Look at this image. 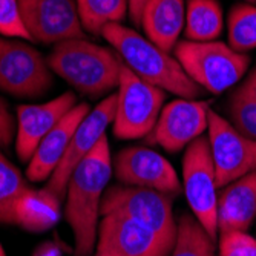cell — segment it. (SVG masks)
<instances>
[{
    "instance_id": "6da1fadb",
    "label": "cell",
    "mask_w": 256,
    "mask_h": 256,
    "mask_svg": "<svg viewBox=\"0 0 256 256\" xmlns=\"http://www.w3.org/2000/svg\"><path fill=\"white\" fill-rule=\"evenodd\" d=\"M112 172L110 150L104 135L72 172L66 188V220L74 234L76 256H92L98 238V215Z\"/></svg>"
},
{
    "instance_id": "7a4b0ae2",
    "label": "cell",
    "mask_w": 256,
    "mask_h": 256,
    "mask_svg": "<svg viewBox=\"0 0 256 256\" xmlns=\"http://www.w3.org/2000/svg\"><path fill=\"white\" fill-rule=\"evenodd\" d=\"M102 36L142 80L181 98L196 100L202 94L204 89L184 72L175 57H170L169 52L140 36L135 30L126 28L122 23H112L102 31Z\"/></svg>"
},
{
    "instance_id": "3957f363",
    "label": "cell",
    "mask_w": 256,
    "mask_h": 256,
    "mask_svg": "<svg viewBox=\"0 0 256 256\" xmlns=\"http://www.w3.org/2000/svg\"><path fill=\"white\" fill-rule=\"evenodd\" d=\"M48 66L82 94L100 97L118 86L123 60L104 46L71 38L56 43Z\"/></svg>"
},
{
    "instance_id": "277c9868",
    "label": "cell",
    "mask_w": 256,
    "mask_h": 256,
    "mask_svg": "<svg viewBox=\"0 0 256 256\" xmlns=\"http://www.w3.org/2000/svg\"><path fill=\"white\" fill-rule=\"evenodd\" d=\"M175 58L198 86L221 94L236 84L246 74L250 57L221 42H178Z\"/></svg>"
},
{
    "instance_id": "5b68a950",
    "label": "cell",
    "mask_w": 256,
    "mask_h": 256,
    "mask_svg": "<svg viewBox=\"0 0 256 256\" xmlns=\"http://www.w3.org/2000/svg\"><path fill=\"white\" fill-rule=\"evenodd\" d=\"M164 97V90L142 80L123 63L114 135L120 140H135L154 130L162 110Z\"/></svg>"
},
{
    "instance_id": "8992f818",
    "label": "cell",
    "mask_w": 256,
    "mask_h": 256,
    "mask_svg": "<svg viewBox=\"0 0 256 256\" xmlns=\"http://www.w3.org/2000/svg\"><path fill=\"white\" fill-rule=\"evenodd\" d=\"M100 214L128 216L175 244L178 222L174 218L172 200L166 194L136 186H114L103 195Z\"/></svg>"
},
{
    "instance_id": "52a82bcc",
    "label": "cell",
    "mask_w": 256,
    "mask_h": 256,
    "mask_svg": "<svg viewBox=\"0 0 256 256\" xmlns=\"http://www.w3.org/2000/svg\"><path fill=\"white\" fill-rule=\"evenodd\" d=\"M182 182L194 216L215 241L218 238V186L207 138L200 136L186 148Z\"/></svg>"
},
{
    "instance_id": "ba28073f",
    "label": "cell",
    "mask_w": 256,
    "mask_h": 256,
    "mask_svg": "<svg viewBox=\"0 0 256 256\" xmlns=\"http://www.w3.org/2000/svg\"><path fill=\"white\" fill-rule=\"evenodd\" d=\"M54 83L52 71L31 44L0 37V90L14 97L43 96Z\"/></svg>"
},
{
    "instance_id": "9c48e42d",
    "label": "cell",
    "mask_w": 256,
    "mask_h": 256,
    "mask_svg": "<svg viewBox=\"0 0 256 256\" xmlns=\"http://www.w3.org/2000/svg\"><path fill=\"white\" fill-rule=\"evenodd\" d=\"M207 130L218 189L256 170V140L241 134L212 109Z\"/></svg>"
},
{
    "instance_id": "30bf717a",
    "label": "cell",
    "mask_w": 256,
    "mask_h": 256,
    "mask_svg": "<svg viewBox=\"0 0 256 256\" xmlns=\"http://www.w3.org/2000/svg\"><path fill=\"white\" fill-rule=\"evenodd\" d=\"M115 112H117V94H110L100 102L94 110H90L76 129L63 160L44 188L60 201L66 196V188L72 172L106 135L109 123L115 118Z\"/></svg>"
},
{
    "instance_id": "8fae6325",
    "label": "cell",
    "mask_w": 256,
    "mask_h": 256,
    "mask_svg": "<svg viewBox=\"0 0 256 256\" xmlns=\"http://www.w3.org/2000/svg\"><path fill=\"white\" fill-rule=\"evenodd\" d=\"M174 244L120 214L104 215L92 256H169Z\"/></svg>"
},
{
    "instance_id": "7c38bea8",
    "label": "cell",
    "mask_w": 256,
    "mask_h": 256,
    "mask_svg": "<svg viewBox=\"0 0 256 256\" xmlns=\"http://www.w3.org/2000/svg\"><path fill=\"white\" fill-rule=\"evenodd\" d=\"M18 5L32 40L58 43L84 37L76 0H18Z\"/></svg>"
},
{
    "instance_id": "4fadbf2b",
    "label": "cell",
    "mask_w": 256,
    "mask_h": 256,
    "mask_svg": "<svg viewBox=\"0 0 256 256\" xmlns=\"http://www.w3.org/2000/svg\"><path fill=\"white\" fill-rule=\"evenodd\" d=\"M115 174L126 186L158 190L169 196L181 194V182L170 162L148 148H128L115 158Z\"/></svg>"
},
{
    "instance_id": "5bb4252c",
    "label": "cell",
    "mask_w": 256,
    "mask_h": 256,
    "mask_svg": "<svg viewBox=\"0 0 256 256\" xmlns=\"http://www.w3.org/2000/svg\"><path fill=\"white\" fill-rule=\"evenodd\" d=\"M210 108L204 102L178 98L162 108L154 140L168 152H180L201 136L208 126Z\"/></svg>"
},
{
    "instance_id": "9a60e30c",
    "label": "cell",
    "mask_w": 256,
    "mask_h": 256,
    "mask_svg": "<svg viewBox=\"0 0 256 256\" xmlns=\"http://www.w3.org/2000/svg\"><path fill=\"white\" fill-rule=\"evenodd\" d=\"M77 104L72 92H64L60 97L43 104H23L17 109L16 150L20 161L32 158L36 149L50 130Z\"/></svg>"
},
{
    "instance_id": "2e32d148",
    "label": "cell",
    "mask_w": 256,
    "mask_h": 256,
    "mask_svg": "<svg viewBox=\"0 0 256 256\" xmlns=\"http://www.w3.org/2000/svg\"><path fill=\"white\" fill-rule=\"evenodd\" d=\"M89 112L90 110L88 104H76L50 130V134L42 140L32 158L30 160L26 169L28 180L43 181L46 178H51V175L60 164V161L63 160L76 129Z\"/></svg>"
},
{
    "instance_id": "e0dca14e",
    "label": "cell",
    "mask_w": 256,
    "mask_h": 256,
    "mask_svg": "<svg viewBox=\"0 0 256 256\" xmlns=\"http://www.w3.org/2000/svg\"><path fill=\"white\" fill-rule=\"evenodd\" d=\"M256 218V170L230 182L218 196V230L246 232Z\"/></svg>"
},
{
    "instance_id": "ac0fdd59",
    "label": "cell",
    "mask_w": 256,
    "mask_h": 256,
    "mask_svg": "<svg viewBox=\"0 0 256 256\" xmlns=\"http://www.w3.org/2000/svg\"><path fill=\"white\" fill-rule=\"evenodd\" d=\"M184 23V0H149L143 10L142 26L149 40L166 52L176 46Z\"/></svg>"
},
{
    "instance_id": "d6986e66",
    "label": "cell",
    "mask_w": 256,
    "mask_h": 256,
    "mask_svg": "<svg viewBox=\"0 0 256 256\" xmlns=\"http://www.w3.org/2000/svg\"><path fill=\"white\" fill-rule=\"evenodd\" d=\"M60 202L48 189H28L17 201L14 224L34 234L46 232L60 220Z\"/></svg>"
},
{
    "instance_id": "ffe728a7",
    "label": "cell",
    "mask_w": 256,
    "mask_h": 256,
    "mask_svg": "<svg viewBox=\"0 0 256 256\" xmlns=\"http://www.w3.org/2000/svg\"><path fill=\"white\" fill-rule=\"evenodd\" d=\"M186 37L192 42H214L224 28L222 10L216 0H188Z\"/></svg>"
},
{
    "instance_id": "44dd1931",
    "label": "cell",
    "mask_w": 256,
    "mask_h": 256,
    "mask_svg": "<svg viewBox=\"0 0 256 256\" xmlns=\"http://www.w3.org/2000/svg\"><path fill=\"white\" fill-rule=\"evenodd\" d=\"M83 30L102 36L112 23H122L129 10V0H76Z\"/></svg>"
},
{
    "instance_id": "7402d4cb",
    "label": "cell",
    "mask_w": 256,
    "mask_h": 256,
    "mask_svg": "<svg viewBox=\"0 0 256 256\" xmlns=\"http://www.w3.org/2000/svg\"><path fill=\"white\" fill-rule=\"evenodd\" d=\"M169 256H215V241L194 215L178 220V232Z\"/></svg>"
},
{
    "instance_id": "603a6c76",
    "label": "cell",
    "mask_w": 256,
    "mask_h": 256,
    "mask_svg": "<svg viewBox=\"0 0 256 256\" xmlns=\"http://www.w3.org/2000/svg\"><path fill=\"white\" fill-rule=\"evenodd\" d=\"M28 189L22 172L0 152V222L14 224L17 201Z\"/></svg>"
},
{
    "instance_id": "cb8c5ba5",
    "label": "cell",
    "mask_w": 256,
    "mask_h": 256,
    "mask_svg": "<svg viewBox=\"0 0 256 256\" xmlns=\"http://www.w3.org/2000/svg\"><path fill=\"white\" fill-rule=\"evenodd\" d=\"M228 44L238 52L256 48V6L235 5L228 12Z\"/></svg>"
},
{
    "instance_id": "d4e9b609",
    "label": "cell",
    "mask_w": 256,
    "mask_h": 256,
    "mask_svg": "<svg viewBox=\"0 0 256 256\" xmlns=\"http://www.w3.org/2000/svg\"><path fill=\"white\" fill-rule=\"evenodd\" d=\"M228 109L234 126L246 136L256 140V92L248 82L234 92Z\"/></svg>"
},
{
    "instance_id": "484cf974",
    "label": "cell",
    "mask_w": 256,
    "mask_h": 256,
    "mask_svg": "<svg viewBox=\"0 0 256 256\" xmlns=\"http://www.w3.org/2000/svg\"><path fill=\"white\" fill-rule=\"evenodd\" d=\"M0 34L8 38L32 40L23 23L18 0H0Z\"/></svg>"
},
{
    "instance_id": "4316f807",
    "label": "cell",
    "mask_w": 256,
    "mask_h": 256,
    "mask_svg": "<svg viewBox=\"0 0 256 256\" xmlns=\"http://www.w3.org/2000/svg\"><path fill=\"white\" fill-rule=\"evenodd\" d=\"M220 256H256V240L238 230L221 234Z\"/></svg>"
},
{
    "instance_id": "83f0119b",
    "label": "cell",
    "mask_w": 256,
    "mask_h": 256,
    "mask_svg": "<svg viewBox=\"0 0 256 256\" xmlns=\"http://www.w3.org/2000/svg\"><path fill=\"white\" fill-rule=\"evenodd\" d=\"M17 129V124L5 104V102L0 98V148H6L11 144L14 132Z\"/></svg>"
},
{
    "instance_id": "f1b7e54d",
    "label": "cell",
    "mask_w": 256,
    "mask_h": 256,
    "mask_svg": "<svg viewBox=\"0 0 256 256\" xmlns=\"http://www.w3.org/2000/svg\"><path fill=\"white\" fill-rule=\"evenodd\" d=\"M148 2L149 0H129V12L136 26H142V16Z\"/></svg>"
},
{
    "instance_id": "f546056e",
    "label": "cell",
    "mask_w": 256,
    "mask_h": 256,
    "mask_svg": "<svg viewBox=\"0 0 256 256\" xmlns=\"http://www.w3.org/2000/svg\"><path fill=\"white\" fill-rule=\"evenodd\" d=\"M34 256H62V250L52 242H46L34 252Z\"/></svg>"
},
{
    "instance_id": "4dcf8cb0",
    "label": "cell",
    "mask_w": 256,
    "mask_h": 256,
    "mask_svg": "<svg viewBox=\"0 0 256 256\" xmlns=\"http://www.w3.org/2000/svg\"><path fill=\"white\" fill-rule=\"evenodd\" d=\"M247 82H248V84L253 88V90L256 92V68L253 69V72L250 74V77L247 78Z\"/></svg>"
},
{
    "instance_id": "1f68e13d",
    "label": "cell",
    "mask_w": 256,
    "mask_h": 256,
    "mask_svg": "<svg viewBox=\"0 0 256 256\" xmlns=\"http://www.w3.org/2000/svg\"><path fill=\"white\" fill-rule=\"evenodd\" d=\"M0 256H6V253H5V250H4L2 244H0Z\"/></svg>"
},
{
    "instance_id": "d6a6232c",
    "label": "cell",
    "mask_w": 256,
    "mask_h": 256,
    "mask_svg": "<svg viewBox=\"0 0 256 256\" xmlns=\"http://www.w3.org/2000/svg\"><path fill=\"white\" fill-rule=\"evenodd\" d=\"M246 2L252 4V5H256V0H246Z\"/></svg>"
}]
</instances>
